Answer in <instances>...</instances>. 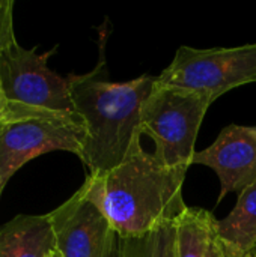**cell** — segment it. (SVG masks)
<instances>
[{
    "label": "cell",
    "mask_w": 256,
    "mask_h": 257,
    "mask_svg": "<svg viewBox=\"0 0 256 257\" xmlns=\"http://www.w3.org/2000/svg\"><path fill=\"white\" fill-rule=\"evenodd\" d=\"M186 173L187 167H167L146 152L139 136L121 164L98 176L88 175L81 188L118 238H133L175 221L186 211Z\"/></svg>",
    "instance_id": "1"
},
{
    "label": "cell",
    "mask_w": 256,
    "mask_h": 257,
    "mask_svg": "<svg viewBox=\"0 0 256 257\" xmlns=\"http://www.w3.org/2000/svg\"><path fill=\"white\" fill-rule=\"evenodd\" d=\"M100 60L86 74H69L74 111L84 125L86 137L80 160L89 176L103 175L122 163L133 142L142 136V105L155 86V75H140L131 81L109 80L103 35Z\"/></svg>",
    "instance_id": "2"
},
{
    "label": "cell",
    "mask_w": 256,
    "mask_h": 257,
    "mask_svg": "<svg viewBox=\"0 0 256 257\" xmlns=\"http://www.w3.org/2000/svg\"><path fill=\"white\" fill-rule=\"evenodd\" d=\"M84 137V125L77 113L12 102L0 122V197L11 178L39 155L66 151L80 158Z\"/></svg>",
    "instance_id": "3"
},
{
    "label": "cell",
    "mask_w": 256,
    "mask_h": 257,
    "mask_svg": "<svg viewBox=\"0 0 256 257\" xmlns=\"http://www.w3.org/2000/svg\"><path fill=\"white\" fill-rule=\"evenodd\" d=\"M213 101L195 90L154 86L140 111V131L167 167H190L202 120Z\"/></svg>",
    "instance_id": "4"
},
{
    "label": "cell",
    "mask_w": 256,
    "mask_h": 257,
    "mask_svg": "<svg viewBox=\"0 0 256 257\" xmlns=\"http://www.w3.org/2000/svg\"><path fill=\"white\" fill-rule=\"evenodd\" d=\"M256 83V42L232 48L181 45L155 84L207 95L213 102L226 92Z\"/></svg>",
    "instance_id": "5"
},
{
    "label": "cell",
    "mask_w": 256,
    "mask_h": 257,
    "mask_svg": "<svg viewBox=\"0 0 256 257\" xmlns=\"http://www.w3.org/2000/svg\"><path fill=\"white\" fill-rule=\"evenodd\" d=\"M56 48L38 54L36 48H24L17 41L0 53V81L9 101L26 105L75 113L69 83L47 65Z\"/></svg>",
    "instance_id": "6"
},
{
    "label": "cell",
    "mask_w": 256,
    "mask_h": 257,
    "mask_svg": "<svg viewBox=\"0 0 256 257\" xmlns=\"http://www.w3.org/2000/svg\"><path fill=\"white\" fill-rule=\"evenodd\" d=\"M56 251L62 257H115L118 233L80 187L48 214Z\"/></svg>",
    "instance_id": "7"
},
{
    "label": "cell",
    "mask_w": 256,
    "mask_h": 257,
    "mask_svg": "<svg viewBox=\"0 0 256 257\" xmlns=\"http://www.w3.org/2000/svg\"><path fill=\"white\" fill-rule=\"evenodd\" d=\"M192 164L207 166L220 181V203L229 193H241L256 182V126L229 125L216 142L195 152Z\"/></svg>",
    "instance_id": "8"
},
{
    "label": "cell",
    "mask_w": 256,
    "mask_h": 257,
    "mask_svg": "<svg viewBox=\"0 0 256 257\" xmlns=\"http://www.w3.org/2000/svg\"><path fill=\"white\" fill-rule=\"evenodd\" d=\"M54 250L48 214L17 215L0 227V257H50Z\"/></svg>",
    "instance_id": "9"
},
{
    "label": "cell",
    "mask_w": 256,
    "mask_h": 257,
    "mask_svg": "<svg viewBox=\"0 0 256 257\" xmlns=\"http://www.w3.org/2000/svg\"><path fill=\"white\" fill-rule=\"evenodd\" d=\"M216 233L228 257L250 254L256 245V182L238 194L228 217L216 220Z\"/></svg>",
    "instance_id": "10"
},
{
    "label": "cell",
    "mask_w": 256,
    "mask_h": 257,
    "mask_svg": "<svg viewBox=\"0 0 256 257\" xmlns=\"http://www.w3.org/2000/svg\"><path fill=\"white\" fill-rule=\"evenodd\" d=\"M177 257H207L216 218L210 211L186 208L177 218Z\"/></svg>",
    "instance_id": "11"
},
{
    "label": "cell",
    "mask_w": 256,
    "mask_h": 257,
    "mask_svg": "<svg viewBox=\"0 0 256 257\" xmlns=\"http://www.w3.org/2000/svg\"><path fill=\"white\" fill-rule=\"evenodd\" d=\"M175 221L164 223L140 236L118 238L115 257H177Z\"/></svg>",
    "instance_id": "12"
},
{
    "label": "cell",
    "mask_w": 256,
    "mask_h": 257,
    "mask_svg": "<svg viewBox=\"0 0 256 257\" xmlns=\"http://www.w3.org/2000/svg\"><path fill=\"white\" fill-rule=\"evenodd\" d=\"M17 41L14 32V2L0 0V53Z\"/></svg>",
    "instance_id": "13"
},
{
    "label": "cell",
    "mask_w": 256,
    "mask_h": 257,
    "mask_svg": "<svg viewBox=\"0 0 256 257\" xmlns=\"http://www.w3.org/2000/svg\"><path fill=\"white\" fill-rule=\"evenodd\" d=\"M207 257H228L217 233H216V224H214V232L211 236V242H210V248H208V254Z\"/></svg>",
    "instance_id": "14"
},
{
    "label": "cell",
    "mask_w": 256,
    "mask_h": 257,
    "mask_svg": "<svg viewBox=\"0 0 256 257\" xmlns=\"http://www.w3.org/2000/svg\"><path fill=\"white\" fill-rule=\"evenodd\" d=\"M12 102L14 101H9L3 92V87H2V81H0V122L6 117V114L9 113L11 107H12Z\"/></svg>",
    "instance_id": "15"
},
{
    "label": "cell",
    "mask_w": 256,
    "mask_h": 257,
    "mask_svg": "<svg viewBox=\"0 0 256 257\" xmlns=\"http://www.w3.org/2000/svg\"><path fill=\"white\" fill-rule=\"evenodd\" d=\"M50 257H62V256H60V253H57V251L54 250V251H53V253L50 254Z\"/></svg>",
    "instance_id": "16"
},
{
    "label": "cell",
    "mask_w": 256,
    "mask_h": 257,
    "mask_svg": "<svg viewBox=\"0 0 256 257\" xmlns=\"http://www.w3.org/2000/svg\"><path fill=\"white\" fill-rule=\"evenodd\" d=\"M249 257H256V245H255V248L250 251V254H249Z\"/></svg>",
    "instance_id": "17"
},
{
    "label": "cell",
    "mask_w": 256,
    "mask_h": 257,
    "mask_svg": "<svg viewBox=\"0 0 256 257\" xmlns=\"http://www.w3.org/2000/svg\"><path fill=\"white\" fill-rule=\"evenodd\" d=\"M247 257H249V256H247Z\"/></svg>",
    "instance_id": "18"
}]
</instances>
